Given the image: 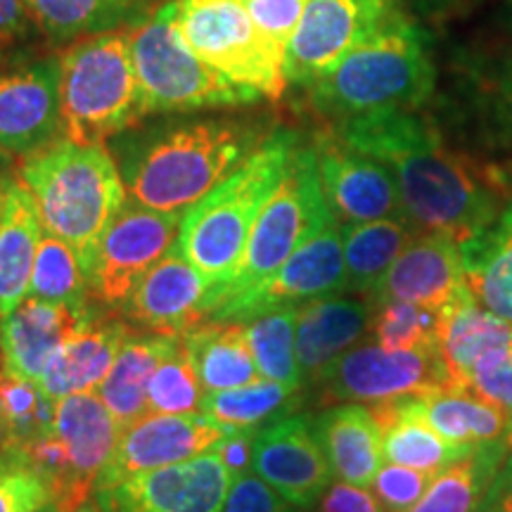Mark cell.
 Masks as SVG:
<instances>
[{"mask_svg": "<svg viewBox=\"0 0 512 512\" xmlns=\"http://www.w3.org/2000/svg\"><path fill=\"white\" fill-rule=\"evenodd\" d=\"M337 138L392 171L403 216L425 233L463 242L498 216L501 190L475 162L448 150L415 110H384L342 119Z\"/></svg>", "mask_w": 512, "mask_h": 512, "instance_id": "obj_1", "label": "cell"}, {"mask_svg": "<svg viewBox=\"0 0 512 512\" xmlns=\"http://www.w3.org/2000/svg\"><path fill=\"white\" fill-rule=\"evenodd\" d=\"M264 140V128L254 121L195 117L133 126L112 138L110 150L131 200L159 211H185Z\"/></svg>", "mask_w": 512, "mask_h": 512, "instance_id": "obj_2", "label": "cell"}, {"mask_svg": "<svg viewBox=\"0 0 512 512\" xmlns=\"http://www.w3.org/2000/svg\"><path fill=\"white\" fill-rule=\"evenodd\" d=\"M15 174L34 195L43 230L67 242L86 275L91 273L107 223L128 200L110 147L81 145L62 136L19 159Z\"/></svg>", "mask_w": 512, "mask_h": 512, "instance_id": "obj_3", "label": "cell"}, {"mask_svg": "<svg viewBox=\"0 0 512 512\" xmlns=\"http://www.w3.org/2000/svg\"><path fill=\"white\" fill-rule=\"evenodd\" d=\"M297 145V133L275 128L226 181L185 209L174 247L211 280V306L238 271L254 223L283 181Z\"/></svg>", "mask_w": 512, "mask_h": 512, "instance_id": "obj_4", "label": "cell"}, {"mask_svg": "<svg viewBox=\"0 0 512 512\" xmlns=\"http://www.w3.org/2000/svg\"><path fill=\"white\" fill-rule=\"evenodd\" d=\"M434 91V64L422 31L392 8L332 72L309 86L313 105L335 119L418 110Z\"/></svg>", "mask_w": 512, "mask_h": 512, "instance_id": "obj_5", "label": "cell"}, {"mask_svg": "<svg viewBox=\"0 0 512 512\" xmlns=\"http://www.w3.org/2000/svg\"><path fill=\"white\" fill-rule=\"evenodd\" d=\"M60 98L64 138L81 145L107 143L150 117L131 55V29L62 48Z\"/></svg>", "mask_w": 512, "mask_h": 512, "instance_id": "obj_6", "label": "cell"}, {"mask_svg": "<svg viewBox=\"0 0 512 512\" xmlns=\"http://www.w3.org/2000/svg\"><path fill=\"white\" fill-rule=\"evenodd\" d=\"M131 55L147 114L230 110L264 98L226 79L185 43L176 22V0L162 3L131 29Z\"/></svg>", "mask_w": 512, "mask_h": 512, "instance_id": "obj_7", "label": "cell"}, {"mask_svg": "<svg viewBox=\"0 0 512 512\" xmlns=\"http://www.w3.org/2000/svg\"><path fill=\"white\" fill-rule=\"evenodd\" d=\"M335 221L337 216L332 214L330 204L325 200L323 183H320L316 150L313 145L299 143L287 164L283 181L268 197L254 223L238 271L216 294L211 313L223 304L238 302L259 290L311 235Z\"/></svg>", "mask_w": 512, "mask_h": 512, "instance_id": "obj_8", "label": "cell"}, {"mask_svg": "<svg viewBox=\"0 0 512 512\" xmlns=\"http://www.w3.org/2000/svg\"><path fill=\"white\" fill-rule=\"evenodd\" d=\"M176 22L185 43L238 86L271 100L290 86L283 60L268 48L242 0H176Z\"/></svg>", "mask_w": 512, "mask_h": 512, "instance_id": "obj_9", "label": "cell"}, {"mask_svg": "<svg viewBox=\"0 0 512 512\" xmlns=\"http://www.w3.org/2000/svg\"><path fill=\"white\" fill-rule=\"evenodd\" d=\"M328 403H387L403 396L451 389L439 347L389 351L380 344L349 349L316 380Z\"/></svg>", "mask_w": 512, "mask_h": 512, "instance_id": "obj_10", "label": "cell"}, {"mask_svg": "<svg viewBox=\"0 0 512 512\" xmlns=\"http://www.w3.org/2000/svg\"><path fill=\"white\" fill-rule=\"evenodd\" d=\"M183 214L185 211L150 209L128 197L107 223L95 249L88 273L93 302L119 309L138 280L174 245Z\"/></svg>", "mask_w": 512, "mask_h": 512, "instance_id": "obj_11", "label": "cell"}, {"mask_svg": "<svg viewBox=\"0 0 512 512\" xmlns=\"http://www.w3.org/2000/svg\"><path fill=\"white\" fill-rule=\"evenodd\" d=\"M347 285L349 275L347 261H344L342 226L335 221L318 230L316 235H311L259 290L238 299V302L219 306L209 320L249 323L264 313L294 309V306L313 302V299L347 292Z\"/></svg>", "mask_w": 512, "mask_h": 512, "instance_id": "obj_12", "label": "cell"}, {"mask_svg": "<svg viewBox=\"0 0 512 512\" xmlns=\"http://www.w3.org/2000/svg\"><path fill=\"white\" fill-rule=\"evenodd\" d=\"M62 136L60 55L0 64V152L22 159Z\"/></svg>", "mask_w": 512, "mask_h": 512, "instance_id": "obj_13", "label": "cell"}, {"mask_svg": "<svg viewBox=\"0 0 512 512\" xmlns=\"http://www.w3.org/2000/svg\"><path fill=\"white\" fill-rule=\"evenodd\" d=\"M233 472L211 451L95 489L105 512H221Z\"/></svg>", "mask_w": 512, "mask_h": 512, "instance_id": "obj_14", "label": "cell"}, {"mask_svg": "<svg viewBox=\"0 0 512 512\" xmlns=\"http://www.w3.org/2000/svg\"><path fill=\"white\" fill-rule=\"evenodd\" d=\"M387 0H309L287 48V83L309 88L377 27Z\"/></svg>", "mask_w": 512, "mask_h": 512, "instance_id": "obj_15", "label": "cell"}, {"mask_svg": "<svg viewBox=\"0 0 512 512\" xmlns=\"http://www.w3.org/2000/svg\"><path fill=\"white\" fill-rule=\"evenodd\" d=\"M230 432H235L233 427L219 425L202 411L183 415L147 413L121 432L114 456L100 472L95 489L202 456Z\"/></svg>", "mask_w": 512, "mask_h": 512, "instance_id": "obj_16", "label": "cell"}, {"mask_svg": "<svg viewBox=\"0 0 512 512\" xmlns=\"http://www.w3.org/2000/svg\"><path fill=\"white\" fill-rule=\"evenodd\" d=\"M119 309L138 330L183 337L209 320L211 280L171 245Z\"/></svg>", "mask_w": 512, "mask_h": 512, "instance_id": "obj_17", "label": "cell"}, {"mask_svg": "<svg viewBox=\"0 0 512 512\" xmlns=\"http://www.w3.org/2000/svg\"><path fill=\"white\" fill-rule=\"evenodd\" d=\"M252 470L294 508L309 510L332 484V470L313 418L290 413L254 434Z\"/></svg>", "mask_w": 512, "mask_h": 512, "instance_id": "obj_18", "label": "cell"}, {"mask_svg": "<svg viewBox=\"0 0 512 512\" xmlns=\"http://www.w3.org/2000/svg\"><path fill=\"white\" fill-rule=\"evenodd\" d=\"M325 200L342 223L406 219L392 171L335 136L313 143Z\"/></svg>", "mask_w": 512, "mask_h": 512, "instance_id": "obj_19", "label": "cell"}, {"mask_svg": "<svg viewBox=\"0 0 512 512\" xmlns=\"http://www.w3.org/2000/svg\"><path fill=\"white\" fill-rule=\"evenodd\" d=\"M53 432L67 451L69 465V484L60 505H74L93 494L124 430L98 392H79L57 401Z\"/></svg>", "mask_w": 512, "mask_h": 512, "instance_id": "obj_20", "label": "cell"}, {"mask_svg": "<svg viewBox=\"0 0 512 512\" xmlns=\"http://www.w3.org/2000/svg\"><path fill=\"white\" fill-rule=\"evenodd\" d=\"M465 285L460 242L448 235L425 233L408 242L399 259L368 294V302L370 306L408 302L441 309Z\"/></svg>", "mask_w": 512, "mask_h": 512, "instance_id": "obj_21", "label": "cell"}, {"mask_svg": "<svg viewBox=\"0 0 512 512\" xmlns=\"http://www.w3.org/2000/svg\"><path fill=\"white\" fill-rule=\"evenodd\" d=\"M133 330L138 328L124 316H100V311H93L57 347L36 384L53 401L69 394L95 392Z\"/></svg>", "mask_w": 512, "mask_h": 512, "instance_id": "obj_22", "label": "cell"}, {"mask_svg": "<svg viewBox=\"0 0 512 512\" xmlns=\"http://www.w3.org/2000/svg\"><path fill=\"white\" fill-rule=\"evenodd\" d=\"M98 309H72L27 297L0 318V368L3 373L38 382L57 347Z\"/></svg>", "mask_w": 512, "mask_h": 512, "instance_id": "obj_23", "label": "cell"}, {"mask_svg": "<svg viewBox=\"0 0 512 512\" xmlns=\"http://www.w3.org/2000/svg\"><path fill=\"white\" fill-rule=\"evenodd\" d=\"M508 347H512V323L484 309L467 285L439 309V354L451 377V389H467L477 363Z\"/></svg>", "mask_w": 512, "mask_h": 512, "instance_id": "obj_24", "label": "cell"}, {"mask_svg": "<svg viewBox=\"0 0 512 512\" xmlns=\"http://www.w3.org/2000/svg\"><path fill=\"white\" fill-rule=\"evenodd\" d=\"M370 309V302L337 294L299 306L297 358L304 382H316L332 361L356 347L370 328Z\"/></svg>", "mask_w": 512, "mask_h": 512, "instance_id": "obj_25", "label": "cell"}, {"mask_svg": "<svg viewBox=\"0 0 512 512\" xmlns=\"http://www.w3.org/2000/svg\"><path fill=\"white\" fill-rule=\"evenodd\" d=\"M403 413L413 415L453 444L482 446L496 441L512 444V418L496 403L470 389H432L394 401Z\"/></svg>", "mask_w": 512, "mask_h": 512, "instance_id": "obj_26", "label": "cell"}, {"mask_svg": "<svg viewBox=\"0 0 512 512\" xmlns=\"http://www.w3.org/2000/svg\"><path fill=\"white\" fill-rule=\"evenodd\" d=\"M313 427L332 475L347 484L370 489L384 460L382 427L373 408L363 403L332 406L313 418Z\"/></svg>", "mask_w": 512, "mask_h": 512, "instance_id": "obj_27", "label": "cell"}, {"mask_svg": "<svg viewBox=\"0 0 512 512\" xmlns=\"http://www.w3.org/2000/svg\"><path fill=\"white\" fill-rule=\"evenodd\" d=\"M43 233L34 195L15 174L0 207V318L27 299Z\"/></svg>", "mask_w": 512, "mask_h": 512, "instance_id": "obj_28", "label": "cell"}, {"mask_svg": "<svg viewBox=\"0 0 512 512\" xmlns=\"http://www.w3.org/2000/svg\"><path fill=\"white\" fill-rule=\"evenodd\" d=\"M181 339L183 337L133 330V335L119 349L110 373L95 392L117 418L121 430L147 415V384L159 363L181 344Z\"/></svg>", "mask_w": 512, "mask_h": 512, "instance_id": "obj_29", "label": "cell"}, {"mask_svg": "<svg viewBox=\"0 0 512 512\" xmlns=\"http://www.w3.org/2000/svg\"><path fill=\"white\" fill-rule=\"evenodd\" d=\"M460 256L477 302L512 323V200L489 226L460 242Z\"/></svg>", "mask_w": 512, "mask_h": 512, "instance_id": "obj_30", "label": "cell"}, {"mask_svg": "<svg viewBox=\"0 0 512 512\" xmlns=\"http://www.w3.org/2000/svg\"><path fill=\"white\" fill-rule=\"evenodd\" d=\"M183 339L207 392H223L261 380L249 347L247 323L242 320H207Z\"/></svg>", "mask_w": 512, "mask_h": 512, "instance_id": "obj_31", "label": "cell"}, {"mask_svg": "<svg viewBox=\"0 0 512 512\" xmlns=\"http://www.w3.org/2000/svg\"><path fill=\"white\" fill-rule=\"evenodd\" d=\"M370 408L382 427V453L387 463L415 467L437 477L441 470L470 456L477 448L444 439L427 422L403 413L394 401L375 403Z\"/></svg>", "mask_w": 512, "mask_h": 512, "instance_id": "obj_32", "label": "cell"}, {"mask_svg": "<svg viewBox=\"0 0 512 512\" xmlns=\"http://www.w3.org/2000/svg\"><path fill=\"white\" fill-rule=\"evenodd\" d=\"M50 46L67 48L81 38L124 29L143 0H22Z\"/></svg>", "mask_w": 512, "mask_h": 512, "instance_id": "obj_33", "label": "cell"}, {"mask_svg": "<svg viewBox=\"0 0 512 512\" xmlns=\"http://www.w3.org/2000/svg\"><path fill=\"white\" fill-rule=\"evenodd\" d=\"M411 240L408 219L342 223L344 261L349 275L347 292L368 297Z\"/></svg>", "mask_w": 512, "mask_h": 512, "instance_id": "obj_34", "label": "cell"}, {"mask_svg": "<svg viewBox=\"0 0 512 512\" xmlns=\"http://www.w3.org/2000/svg\"><path fill=\"white\" fill-rule=\"evenodd\" d=\"M510 451V441L477 446L470 456L441 470L408 512H475Z\"/></svg>", "mask_w": 512, "mask_h": 512, "instance_id": "obj_35", "label": "cell"}, {"mask_svg": "<svg viewBox=\"0 0 512 512\" xmlns=\"http://www.w3.org/2000/svg\"><path fill=\"white\" fill-rule=\"evenodd\" d=\"M297 403V387L261 377L245 387L204 392L200 411L219 425L233 427V430H261V427L294 413Z\"/></svg>", "mask_w": 512, "mask_h": 512, "instance_id": "obj_36", "label": "cell"}, {"mask_svg": "<svg viewBox=\"0 0 512 512\" xmlns=\"http://www.w3.org/2000/svg\"><path fill=\"white\" fill-rule=\"evenodd\" d=\"M27 297L72 306V309H91L93 306L91 285H88V275L83 271L79 256L67 242L55 235L43 233Z\"/></svg>", "mask_w": 512, "mask_h": 512, "instance_id": "obj_37", "label": "cell"}, {"mask_svg": "<svg viewBox=\"0 0 512 512\" xmlns=\"http://www.w3.org/2000/svg\"><path fill=\"white\" fill-rule=\"evenodd\" d=\"M297 313L299 306L256 316L247 323V335L261 377L302 389L304 377L297 358Z\"/></svg>", "mask_w": 512, "mask_h": 512, "instance_id": "obj_38", "label": "cell"}, {"mask_svg": "<svg viewBox=\"0 0 512 512\" xmlns=\"http://www.w3.org/2000/svg\"><path fill=\"white\" fill-rule=\"evenodd\" d=\"M57 401L36 382L0 370V415L8 425L12 446H29L50 432Z\"/></svg>", "mask_w": 512, "mask_h": 512, "instance_id": "obj_39", "label": "cell"}, {"mask_svg": "<svg viewBox=\"0 0 512 512\" xmlns=\"http://www.w3.org/2000/svg\"><path fill=\"white\" fill-rule=\"evenodd\" d=\"M202 399V380L197 375L188 344L181 339V344L159 363L147 384V413H197L202 408Z\"/></svg>", "mask_w": 512, "mask_h": 512, "instance_id": "obj_40", "label": "cell"}, {"mask_svg": "<svg viewBox=\"0 0 512 512\" xmlns=\"http://www.w3.org/2000/svg\"><path fill=\"white\" fill-rule=\"evenodd\" d=\"M373 309L368 330L380 347L389 351L439 347V309L408 302H384Z\"/></svg>", "mask_w": 512, "mask_h": 512, "instance_id": "obj_41", "label": "cell"}, {"mask_svg": "<svg viewBox=\"0 0 512 512\" xmlns=\"http://www.w3.org/2000/svg\"><path fill=\"white\" fill-rule=\"evenodd\" d=\"M60 501L57 489L17 446L0 453V512H38Z\"/></svg>", "mask_w": 512, "mask_h": 512, "instance_id": "obj_42", "label": "cell"}, {"mask_svg": "<svg viewBox=\"0 0 512 512\" xmlns=\"http://www.w3.org/2000/svg\"><path fill=\"white\" fill-rule=\"evenodd\" d=\"M249 15H252L256 29L261 31L268 48L278 60H287L294 31L299 27L309 0H242Z\"/></svg>", "mask_w": 512, "mask_h": 512, "instance_id": "obj_43", "label": "cell"}, {"mask_svg": "<svg viewBox=\"0 0 512 512\" xmlns=\"http://www.w3.org/2000/svg\"><path fill=\"white\" fill-rule=\"evenodd\" d=\"M432 479V475L415 467L387 463L377 470L370 489L387 512H408L420 501Z\"/></svg>", "mask_w": 512, "mask_h": 512, "instance_id": "obj_44", "label": "cell"}, {"mask_svg": "<svg viewBox=\"0 0 512 512\" xmlns=\"http://www.w3.org/2000/svg\"><path fill=\"white\" fill-rule=\"evenodd\" d=\"M38 38L43 34L27 5L22 0H0V64L29 57Z\"/></svg>", "mask_w": 512, "mask_h": 512, "instance_id": "obj_45", "label": "cell"}, {"mask_svg": "<svg viewBox=\"0 0 512 512\" xmlns=\"http://www.w3.org/2000/svg\"><path fill=\"white\" fill-rule=\"evenodd\" d=\"M467 389L496 403L512 418V347L484 356L472 370Z\"/></svg>", "mask_w": 512, "mask_h": 512, "instance_id": "obj_46", "label": "cell"}, {"mask_svg": "<svg viewBox=\"0 0 512 512\" xmlns=\"http://www.w3.org/2000/svg\"><path fill=\"white\" fill-rule=\"evenodd\" d=\"M290 501H285L271 484L256 475L254 470L235 475L230 482L221 512H297Z\"/></svg>", "mask_w": 512, "mask_h": 512, "instance_id": "obj_47", "label": "cell"}, {"mask_svg": "<svg viewBox=\"0 0 512 512\" xmlns=\"http://www.w3.org/2000/svg\"><path fill=\"white\" fill-rule=\"evenodd\" d=\"M318 512H387L375 494L356 484L339 482L330 484L318 501Z\"/></svg>", "mask_w": 512, "mask_h": 512, "instance_id": "obj_48", "label": "cell"}, {"mask_svg": "<svg viewBox=\"0 0 512 512\" xmlns=\"http://www.w3.org/2000/svg\"><path fill=\"white\" fill-rule=\"evenodd\" d=\"M475 512H512V451L498 467L496 477L491 479L489 489H486Z\"/></svg>", "mask_w": 512, "mask_h": 512, "instance_id": "obj_49", "label": "cell"}, {"mask_svg": "<svg viewBox=\"0 0 512 512\" xmlns=\"http://www.w3.org/2000/svg\"><path fill=\"white\" fill-rule=\"evenodd\" d=\"M60 512H105V510H102L98 498L91 494V496H86L83 501L74 503V505H60Z\"/></svg>", "mask_w": 512, "mask_h": 512, "instance_id": "obj_50", "label": "cell"}, {"mask_svg": "<svg viewBox=\"0 0 512 512\" xmlns=\"http://www.w3.org/2000/svg\"><path fill=\"white\" fill-rule=\"evenodd\" d=\"M10 444H12L10 430H8V425H5L3 415H0V453H3V451H5V448H8Z\"/></svg>", "mask_w": 512, "mask_h": 512, "instance_id": "obj_51", "label": "cell"}, {"mask_svg": "<svg viewBox=\"0 0 512 512\" xmlns=\"http://www.w3.org/2000/svg\"><path fill=\"white\" fill-rule=\"evenodd\" d=\"M12 171H3V174H0V207H3V197H5V190H8V183L12 181Z\"/></svg>", "mask_w": 512, "mask_h": 512, "instance_id": "obj_52", "label": "cell"}, {"mask_svg": "<svg viewBox=\"0 0 512 512\" xmlns=\"http://www.w3.org/2000/svg\"><path fill=\"white\" fill-rule=\"evenodd\" d=\"M38 512H60V501H53V503H48L46 508H41Z\"/></svg>", "mask_w": 512, "mask_h": 512, "instance_id": "obj_53", "label": "cell"}, {"mask_svg": "<svg viewBox=\"0 0 512 512\" xmlns=\"http://www.w3.org/2000/svg\"><path fill=\"white\" fill-rule=\"evenodd\" d=\"M3 171H10V164H8V155L0 152V174H3Z\"/></svg>", "mask_w": 512, "mask_h": 512, "instance_id": "obj_54", "label": "cell"}]
</instances>
